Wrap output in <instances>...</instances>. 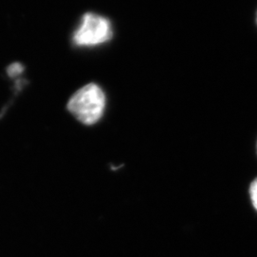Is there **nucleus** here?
<instances>
[{
	"label": "nucleus",
	"mask_w": 257,
	"mask_h": 257,
	"mask_svg": "<svg viewBox=\"0 0 257 257\" xmlns=\"http://www.w3.org/2000/svg\"><path fill=\"white\" fill-rule=\"evenodd\" d=\"M68 110L83 124L92 125L100 119L104 113V92L96 84H88L71 97Z\"/></svg>",
	"instance_id": "obj_1"
},
{
	"label": "nucleus",
	"mask_w": 257,
	"mask_h": 257,
	"mask_svg": "<svg viewBox=\"0 0 257 257\" xmlns=\"http://www.w3.org/2000/svg\"><path fill=\"white\" fill-rule=\"evenodd\" d=\"M111 36L112 31L108 19L87 13L74 32V42L76 46H96L110 40Z\"/></svg>",
	"instance_id": "obj_2"
},
{
	"label": "nucleus",
	"mask_w": 257,
	"mask_h": 257,
	"mask_svg": "<svg viewBox=\"0 0 257 257\" xmlns=\"http://www.w3.org/2000/svg\"><path fill=\"white\" fill-rule=\"evenodd\" d=\"M249 196L253 208L257 211V177L249 186Z\"/></svg>",
	"instance_id": "obj_3"
},
{
	"label": "nucleus",
	"mask_w": 257,
	"mask_h": 257,
	"mask_svg": "<svg viewBox=\"0 0 257 257\" xmlns=\"http://www.w3.org/2000/svg\"><path fill=\"white\" fill-rule=\"evenodd\" d=\"M23 66L20 63H14V64L10 65L9 68L7 69V73L11 77H16L23 72Z\"/></svg>",
	"instance_id": "obj_4"
}]
</instances>
